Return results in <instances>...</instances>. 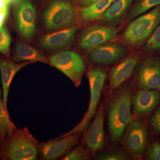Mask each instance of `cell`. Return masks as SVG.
Wrapping results in <instances>:
<instances>
[{"label": "cell", "instance_id": "1", "mask_svg": "<svg viewBox=\"0 0 160 160\" xmlns=\"http://www.w3.org/2000/svg\"><path fill=\"white\" fill-rule=\"evenodd\" d=\"M2 140L0 158L6 160H34L39 153L40 144L27 128L16 129Z\"/></svg>", "mask_w": 160, "mask_h": 160}, {"label": "cell", "instance_id": "2", "mask_svg": "<svg viewBox=\"0 0 160 160\" xmlns=\"http://www.w3.org/2000/svg\"><path fill=\"white\" fill-rule=\"evenodd\" d=\"M132 89L130 86L123 87L111 98L109 106V122L110 138L117 142L132 117L131 105Z\"/></svg>", "mask_w": 160, "mask_h": 160}, {"label": "cell", "instance_id": "3", "mask_svg": "<svg viewBox=\"0 0 160 160\" xmlns=\"http://www.w3.org/2000/svg\"><path fill=\"white\" fill-rule=\"evenodd\" d=\"M160 23V5L128 25L120 38L121 44L136 48L147 41Z\"/></svg>", "mask_w": 160, "mask_h": 160}, {"label": "cell", "instance_id": "4", "mask_svg": "<svg viewBox=\"0 0 160 160\" xmlns=\"http://www.w3.org/2000/svg\"><path fill=\"white\" fill-rule=\"evenodd\" d=\"M87 74L90 90V100L88 110L81 122L74 128L54 140L59 139L69 135L85 131L89 126L92 119L94 117L106 79V73L102 68L98 66H92L89 68Z\"/></svg>", "mask_w": 160, "mask_h": 160}, {"label": "cell", "instance_id": "5", "mask_svg": "<svg viewBox=\"0 0 160 160\" xmlns=\"http://www.w3.org/2000/svg\"><path fill=\"white\" fill-rule=\"evenodd\" d=\"M43 19L49 30L70 27L75 21L74 6L70 0H55L44 12Z\"/></svg>", "mask_w": 160, "mask_h": 160}, {"label": "cell", "instance_id": "6", "mask_svg": "<svg viewBox=\"0 0 160 160\" xmlns=\"http://www.w3.org/2000/svg\"><path fill=\"white\" fill-rule=\"evenodd\" d=\"M50 65L62 72L78 87L86 70L82 58L74 51L61 52L49 58Z\"/></svg>", "mask_w": 160, "mask_h": 160}, {"label": "cell", "instance_id": "7", "mask_svg": "<svg viewBox=\"0 0 160 160\" xmlns=\"http://www.w3.org/2000/svg\"><path fill=\"white\" fill-rule=\"evenodd\" d=\"M117 27L94 25L87 26L83 29L77 41L78 49L90 51L104 43L116 38L118 33Z\"/></svg>", "mask_w": 160, "mask_h": 160}, {"label": "cell", "instance_id": "8", "mask_svg": "<svg viewBox=\"0 0 160 160\" xmlns=\"http://www.w3.org/2000/svg\"><path fill=\"white\" fill-rule=\"evenodd\" d=\"M15 7V20L19 33L29 42L37 32L36 13L30 0H18Z\"/></svg>", "mask_w": 160, "mask_h": 160}, {"label": "cell", "instance_id": "9", "mask_svg": "<svg viewBox=\"0 0 160 160\" xmlns=\"http://www.w3.org/2000/svg\"><path fill=\"white\" fill-rule=\"evenodd\" d=\"M128 46L118 42H106L89 51L87 59L95 65L109 66L125 59L129 53Z\"/></svg>", "mask_w": 160, "mask_h": 160}, {"label": "cell", "instance_id": "10", "mask_svg": "<svg viewBox=\"0 0 160 160\" xmlns=\"http://www.w3.org/2000/svg\"><path fill=\"white\" fill-rule=\"evenodd\" d=\"M135 82L139 88L160 90V64L153 56H147L140 62L136 72Z\"/></svg>", "mask_w": 160, "mask_h": 160}, {"label": "cell", "instance_id": "11", "mask_svg": "<svg viewBox=\"0 0 160 160\" xmlns=\"http://www.w3.org/2000/svg\"><path fill=\"white\" fill-rule=\"evenodd\" d=\"M81 132L69 135L58 140L40 143L39 152L43 159L54 160L67 154L78 143Z\"/></svg>", "mask_w": 160, "mask_h": 160}, {"label": "cell", "instance_id": "12", "mask_svg": "<svg viewBox=\"0 0 160 160\" xmlns=\"http://www.w3.org/2000/svg\"><path fill=\"white\" fill-rule=\"evenodd\" d=\"M123 141L126 149L133 156H139L142 154L147 141V132L143 123L136 121L130 122Z\"/></svg>", "mask_w": 160, "mask_h": 160}, {"label": "cell", "instance_id": "13", "mask_svg": "<svg viewBox=\"0 0 160 160\" xmlns=\"http://www.w3.org/2000/svg\"><path fill=\"white\" fill-rule=\"evenodd\" d=\"M104 109L101 106L95 118L83 137V143L91 152L100 150L104 142Z\"/></svg>", "mask_w": 160, "mask_h": 160}, {"label": "cell", "instance_id": "14", "mask_svg": "<svg viewBox=\"0 0 160 160\" xmlns=\"http://www.w3.org/2000/svg\"><path fill=\"white\" fill-rule=\"evenodd\" d=\"M77 31L76 26H70L62 30L45 35L40 40V45L47 49H67L73 43Z\"/></svg>", "mask_w": 160, "mask_h": 160}, {"label": "cell", "instance_id": "15", "mask_svg": "<svg viewBox=\"0 0 160 160\" xmlns=\"http://www.w3.org/2000/svg\"><path fill=\"white\" fill-rule=\"evenodd\" d=\"M35 62L28 61L17 64L9 58L0 56V70L3 90V102L6 114L9 117H10L7 109V101L9 87L12 78L20 69L29 64Z\"/></svg>", "mask_w": 160, "mask_h": 160}, {"label": "cell", "instance_id": "16", "mask_svg": "<svg viewBox=\"0 0 160 160\" xmlns=\"http://www.w3.org/2000/svg\"><path fill=\"white\" fill-rule=\"evenodd\" d=\"M138 60V54L134 53L126 58L111 69L109 77L111 90L117 89L130 77L137 64Z\"/></svg>", "mask_w": 160, "mask_h": 160}, {"label": "cell", "instance_id": "17", "mask_svg": "<svg viewBox=\"0 0 160 160\" xmlns=\"http://www.w3.org/2000/svg\"><path fill=\"white\" fill-rule=\"evenodd\" d=\"M135 0H116L101 17V23L116 27L123 22L130 6Z\"/></svg>", "mask_w": 160, "mask_h": 160}, {"label": "cell", "instance_id": "18", "mask_svg": "<svg viewBox=\"0 0 160 160\" xmlns=\"http://www.w3.org/2000/svg\"><path fill=\"white\" fill-rule=\"evenodd\" d=\"M160 101V92L157 90L142 89L132 97V102L137 117L145 115L151 111Z\"/></svg>", "mask_w": 160, "mask_h": 160}, {"label": "cell", "instance_id": "19", "mask_svg": "<svg viewBox=\"0 0 160 160\" xmlns=\"http://www.w3.org/2000/svg\"><path fill=\"white\" fill-rule=\"evenodd\" d=\"M12 60L15 62L32 61L50 64L49 60L42 53L22 42L17 43Z\"/></svg>", "mask_w": 160, "mask_h": 160}, {"label": "cell", "instance_id": "20", "mask_svg": "<svg viewBox=\"0 0 160 160\" xmlns=\"http://www.w3.org/2000/svg\"><path fill=\"white\" fill-rule=\"evenodd\" d=\"M116 0H98L86 7L79 9V16L82 21L91 22L101 18L105 12Z\"/></svg>", "mask_w": 160, "mask_h": 160}, {"label": "cell", "instance_id": "21", "mask_svg": "<svg viewBox=\"0 0 160 160\" xmlns=\"http://www.w3.org/2000/svg\"><path fill=\"white\" fill-rule=\"evenodd\" d=\"M159 5L160 0H137L130 6L126 19L127 21H131Z\"/></svg>", "mask_w": 160, "mask_h": 160}, {"label": "cell", "instance_id": "22", "mask_svg": "<svg viewBox=\"0 0 160 160\" xmlns=\"http://www.w3.org/2000/svg\"><path fill=\"white\" fill-rule=\"evenodd\" d=\"M17 129L13 123L6 114L4 108L3 101L1 99V89H0V138L1 140H4L7 138L8 135L11 134Z\"/></svg>", "mask_w": 160, "mask_h": 160}, {"label": "cell", "instance_id": "23", "mask_svg": "<svg viewBox=\"0 0 160 160\" xmlns=\"http://www.w3.org/2000/svg\"><path fill=\"white\" fill-rule=\"evenodd\" d=\"M90 150L82 145H79L62 158L64 160H86L90 158Z\"/></svg>", "mask_w": 160, "mask_h": 160}, {"label": "cell", "instance_id": "24", "mask_svg": "<svg viewBox=\"0 0 160 160\" xmlns=\"http://www.w3.org/2000/svg\"><path fill=\"white\" fill-rule=\"evenodd\" d=\"M11 38L8 29L5 26L0 28V52L6 57L10 58Z\"/></svg>", "mask_w": 160, "mask_h": 160}, {"label": "cell", "instance_id": "25", "mask_svg": "<svg viewBox=\"0 0 160 160\" xmlns=\"http://www.w3.org/2000/svg\"><path fill=\"white\" fill-rule=\"evenodd\" d=\"M146 52L157 51L160 50V23L144 46Z\"/></svg>", "mask_w": 160, "mask_h": 160}, {"label": "cell", "instance_id": "26", "mask_svg": "<svg viewBox=\"0 0 160 160\" xmlns=\"http://www.w3.org/2000/svg\"><path fill=\"white\" fill-rule=\"evenodd\" d=\"M128 158L125 153L119 152H107L101 155L98 159L100 160H124Z\"/></svg>", "mask_w": 160, "mask_h": 160}, {"label": "cell", "instance_id": "27", "mask_svg": "<svg viewBox=\"0 0 160 160\" xmlns=\"http://www.w3.org/2000/svg\"><path fill=\"white\" fill-rule=\"evenodd\" d=\"M147 154L150 160H160V143L155 142L151 144L147 150Z\"/></svg>", "mask_w": 160, "mask_h": 160}, {"label": "cell", "instance_id": "28", "mask_svg": "<svg viewBox=\"0 0 160 160\" xmlns=\"http://www.w3.org/2000/svg\"><path fill=\"white\" fill-rule=\"evenodd\" d=\"M150 123L153 129L160 132V107L151 118Z\"/></svg>", "mask_w": 160, "mask_h": 160}, {"label": "cell", "instance_id": "29", "mask_svg": "<svg viewBox=\"0 0 160 160\" xmlns=\"http://www.w3.org/2000/svg\"><path fill=\"white\" fill-rule=\"evenodd\" d=\"M98 0H76L78 6L81 7H86L95 2Z\"/></svg>", "mask_w": 160, "mask_h": 160}, {"label": "cell", "instance_id": "30", "mask_svg": "<svg viewBox=\"0 0 160 160\" xmlns=\"http://www.w3.org/2000/svg\"><path fill=\"white\" fill-rule=\"evenodd\" d=\"M8 9L0 11V28L3 26V24L8 16Z\"/></svg>", "mask_w": 160, "mask_h": 160}, {"label": "cell", "instance_id": "31", "mask_svg": "<svg viewBox=\"0 0 160 160\" xmlns=\"http://www.w3.org/2000/svg\"><path fill=\"white\" fill-rule=\"evenodd\" d=\"M8 5L6 0H0V11L8 9Z\"/></svg>", "mask_w": 160, "mask_h": 160}, {"label": "cell", "instance_id": "32", "mask_svg": "<svg viewBox=\"0 0 160 160\" xmlns=\"http://www.w3.org/2000/svg\"><path fill=\"white\" fill-rule=\"evenodd\" d=\"M7 2V3L9 4H12V3L14 2H17L18 0H6Z\"/></svg>", "mask_w": 160, "mask_h": 160}, {"label": "cell", "instance_id": "33", "mask_svg": "<svg viewBox=\"0 0 160 160\" xmlns=\"http://www.w3.org/2000/svg\"><path fill=\"white\" fill-rule=\"evenodd\" d=\"M159 63H160V60H159Z\"/></svg>", "mask_w": 160, "mask_h": 160}]
</instances>
